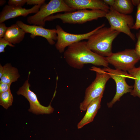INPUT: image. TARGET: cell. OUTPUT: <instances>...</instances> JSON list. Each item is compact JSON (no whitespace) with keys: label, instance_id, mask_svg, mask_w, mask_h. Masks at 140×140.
Instances as JSON below:
<instances>
[{"label":"cell","instance_id":"cell-1","mask_svg":"<svg viewBox=\"0 0 140 140\" xmlns=\"http://www.w3.org/2000/svg\"><path fill=\"white\" fill-rule=\"evenodd\" d=\"M64 57L69 66L78 69L82 68L87 64L104 67L109 65L106 57L92 51L88 47L87 41H80L69 46L64 52Z\"/></svg>","mask_w":140,"mask_h":140},{"label":"cell","instance_id":"cell-2","mask_svg":"<svg viewBox=\"0 0 140 140\" xmlns=\"http://www.w3.org/2000/svg\"><path fill=\"white\" fill-rule=\"evenodd\" d=\"M120 33L110 27H101L90 36L87 41V45L93 52L107 57L113 53V42Z\"/></svg>","mask_w":140,"mask_h":140},{"label":"cell","instance_id":"cell-3","mask_svg":"<svg viewBox=\"0 0 140 140\" xmlns=\"http://www.w3.org/2000/svg\"><path fill=\"white\" fill-rule=\"evenodd\" d=\"M89 69L96 73V76L86 89L84 99L80 104V109L84 111L86 110L87 106L92 100L103 94L106 83L111 78L109 74L102 68L93 66Z\"/></svg>","mask_w":140,"mask_h":140},{"label":"cell","instance_id":"cell-4","mask_svg":"<svg viewBox=\"0 0 140 140\" xmlns=\"http://www.w3.org/2000/svg\"><path fill=\"white\" fill-rule=\"evenodd\" d=\"M107 13L100 10H80L63 13H57L55 15H52L46 18L44 21L45 22L46 21L59 19L64 23L82 24L105 17Z\"/></svg>","mask_w":140,"mask_h":140},{"label":"cell","instance_id":"cell-5","mask_svg":"<svg viewBox=\"0 0 140 140\" xmlns=\"http://www.w3.org/2000/svg\"><path fill=\"white\" fill-rule=\"evenodd\" d=\"M76 10L70 7L64 0H51L47 4L40 6L38 11L33 16L27 17V23L30 24L44 27V19L53 14L61 12H69Z\"/></svg>","mask_w":140,"mask_h":140},{"label":"cell","instance_id":"cell-6","mask_svg":"<svg viewBox=\"0 0 140 140\" xmlns=\"http://www.w3.org/2000/svg\"><path fill=\"white\" fill-rule=\"evenodd\" d=\"M105 17L108 21L111 28L125 33L132 40L135 41V36L130 30L134 24L132 15L119 13L110 6L109 10Z\"/></svg>","mask_w":140,"mask_h":140},{"label":"cell","instance_id":"cell-7","mask_svg":"<svg viewBox=\"0 0 140 140\" xmlns=\"http://www.w3.org/2000/svg\"><path fill=\"white\" fill-rule=\"evenodd\" d=\"M109 64L116 69L128 71L135 67V65L140 60L134 49H128L115 53H112L106 57Z\"/></svg>","mask_w":140,"mask_h":140},{"label":"cell","instance_id":"cell-8","mask_svg":"<svg viewBox=\"0 0 140 140\" xmlns=\"http://www.w3.org/2000/svg\"><path fill=\"white\" fill-rule=\"evenodd\" d=\"M102 69L108 72L111 78L115 81L116 85V92L113 99L107 104L108 107L111 108L117 101H120L121 97L124 94L130 92L133 87L129 86L127 83L126 79H133L127 72L117 69H113L108 67Z\"/></svg>","mask_w":140,"mask_h":140},{"label":"cell","instance_id":"cell-9","mask_svg":"<svg viewBox=\"0 0 140 140\" xmlns=\"http://www.w3.org/2000/svg\"><path fill=\"white\" fill-rule=\"evenodd\" d=\"M104 26L105 24H103L90 32L82 34H75L65 31L60 26L57 25L56 26L57 36L55 47L60 53H63L66 47L83 40H88L97 30Z\"/></svg>","mask_w":140,"mask_h":140},{"label":"cell","instance_id":"cell-10","mask_svg":"<svg viewBox=\"0 0 140 140\" xmlns=\"http://www.w3.org/2000/svg\"><path fill=\"white\" fill-rule=\"evenodd\" d=\"M30 87L28 80H27L17 92L18 95L24 96L29 101L30 107L29 111L36 114H49L53 113L54 109L51 104L47 107L41 105L36 95L30 89Z\"/></svg>","mask_w":140,"mask_h":140},{"label":"cell","instance_id":"cell-11","mask_svg":"<svg viewBox=\"0 0 140 140\" xmlns=\"http://www.w3.org/2000/svg\"><path fill=\"white\" fill-rule=\"evenodd\" d=\"M16 24L23 29L25 33L31 34L30 37L32 38H34L37 36L43 37L52 45L55 44L54 40H57V35L56 29H48L40 26L30 25L20 20L17 21Z\"/></svg>","mask_w":140,"mask_h":140},{"label":"cell","instance_id":"cell-12","mask_svg":"<svg viewBox=\"0 0 140 140\" xmlns=\"http://www.w3.org/2000/svg\"><path fill=\"white\" fill-rule=\"evenodd\" d=\"M41 5H34L30 9H26L22 7H15L6 5L0 13V23L19 16L25 17L30 14H36L38 11Z\"/></svg>","mask_w":140,"mask_h":140},{"label":"cell","instance_id":"cell-13","mask_svg":"<svg viewBox=\"0 0 140 140\" xmlns=\"http://www.w3.org/2000/svg\"><path fill=\"white\" fill-rule=\"evenodd\" d=\"M71 8L75 10L90 9L108 12L110 6L101 0H64Z\"/></svg>","mask_w":140,"mask_h":140},{"label":"cell","instance_id":"cell-14","mask_svg":"<svg viewBox=\"0 0 140 140\" xmlns=\"http://www.w3.org/2000/svg\"><path fill=\"white\" fill-rule=\"evenodd\" d=\"M103 94L92 100L89 104L83 117L77 124L78 129L92 122L101 107V103Z\"/></svg>","mask_w":140,"mask_h":140},{"label":"cell","instance_id":"cell-15","mask_svg":"<svg viewBox=\"0 0 140 140\" xmlns=\"http://www.w3.org/2000/svg\"><path fill=\"white\" fill-rule=\"evenodd\" d=\"M25 32L16 24L12 25L8 29L3 38L13 45L20 43L23 39Z\"/></svg>","mask_w":140,"mask_h":140},{"label":"cell","instance_id":"cell-16","mask_svg":"<svg viewBox=\"0 0 140 140\" xmlns=\"http://www.w3.org/2000/svg\"><path fill=\"white\" fill-rule=\"evenodd\" d=\"M3 67V72L0 82L11 84L18 80L20 75L17 68L13 67L9 63L5 64Z\"/></svg>","mask_w":140,"mask_h":140},{"label":"cell","instance_id":"cell-17","mask_svg":"<svg viewBox=\"0 0 140 140\" xmlns=\"http://www.w3.org/2000/svg\"><path fill=\"white\" fill-rule=\"evenodd\" d=\"M113 8L118 12L129 15L134 10V5L130 0H115Z\"/></svg>","mask_w":140,"mask_h":140},{"label":"cell","instance_id":"cell-18","mask_svg":"<svg viewBox=\"0 0 140 140\" xmlns=\"http://www.w3.org/2000/svg\"><path fill=\"white\" fill-rule=\"evenodd\" d=\"M128 72L135 80L133 88L130 94L134 97L137 96L140 98V66L137 68L135 67Z\"/></svg>","mask_w":140,"mask_h":140},{"label":"cell","instance_id":"cell-19","mask_svg":"<svg viewBox=\"0 0 140 140\" xmlns=\"http://www.w3.org/2000/svg\"><path fill=\"white\" fill-rule=\"evenodd\" d=\"M13 97L10 89L0 93V104L7 109L12 106Z\"/></svg>","mask_w":140,"mask_h":140},{"label":"cell","instance_id":"cell-20","mask_svg":"<svg viewBox=\"0 0 140 140\" xmlns=\"http://www.w3.org/2000/svg\"><path fill=\"white\" fill-rule=\"evenodd\" d=\"M136 21L131 29L137 30L140 29V3L137 6Z\"/></svg>","mask_w":140,"mask_h":140},{"label":"cell","instance_id":"cell-21","mask_svg":"<svg viewBox=\"0 0 140 140\" xmlns=\"http://www.w3.org/2000/svg\"><path fill=\"white\" fill-rule=\"evenodd\" d=\"M7 46L12 47L15 46V45L5 40L4 38H0V53L5 52L4 49Z\"/></svg>","mask_w":140,"mask_h":140},{"label":"cell","instance_id":"cell-22","mask_svg":"<svg viewBox=\"0 0 140 140\" xmlns=\"http://www.w3.org/2000/svg\"><path fill=\"white\" fill-rule=\"evenodd\" d=\"M26 3V0H9L8 5L15 7H22Z\"/></svg>","mask_w":140,"mask_h":140},{"label":"cell","instance_id":"cell-23","mask_svg":"<svg viewBox=\"0 0 140 140\" xmlns=\"http://www.w3.org/2000/svg\"><path fill=\"white\" fill-rule=\"evenodd\" d=\"M136 36L137 40L134 49L138 55L140 60V30L136 33Z\"/></svg>","mask_w":140,"mask_h":140},{"label":"cell","instance_id":"cell-24","mask_svg":"<svg viewBox=\"0 0 140 140\" xmlns=\"http://www.w3.org/2000/svg\"><path fill=\"white\" fill-rule=\"evenodd\" d=\"M45 0H26V4L29 5H41L45 4Z\"/></svg>","mask_w":140,"mask_h":140},{"label":"cell","instance_id":"cell-25","mask_svg":"<svg viewBox=\"0 0 140 140\" xmlns=\"http://www.w3.org/2000/svg\"><path fill=\"white\" fill-rule=\"evenodd\" d=\"M11 84H8L0 82V93L10 89Z\"/></svg>","mask_w":140,"mask_h":140},{"label":"cell","instance_id":"cell-26","mask_svg":"<svg viewBox=\"0 0 140 140\" xmlns=\"http://www.w3.org/2000/svg\"><path fill=\"white\" fill-rule=\"evenodd\" d=\"M8 27L4 23H0V38L4 37Z\"/></svg>","mask_w":140,"mask_h":140},{"label":"cell","instance_id":"cell-27","mask_svg":"<svg viewBox=\"0 0 140 140\" xmlns=\"http://www.w3.org/2000/svg\"><path fill=\"white\" fill-rule=\"evenodd\" d=\"M104 2L110 6L113 7L114 5L115 0H103Z\"/></svg>","mask_w":140,"mask_h":140},{"label":"cell","instance_id":"cell-28","mask_svg":"<svg viewBox=\"0 0 140 140\" xmlns=\"http://www.w3.org/2000/svg\"><path fill=\"white\" fill-rule=\"evenodd\" d=\"M133 5L137 6L140 3V0H131Z\"/></svg>","mask_w":140,"mask_h":140},{"label":"cell","instance_id":"cell-29","mask_svg":"<svg viewBox=\"0 0 140 140\" xmlns=\"http://www.w3.org/2000/svg\"><path fill=\"white\" fill-rule=\"evenodd\" d=\"M4 71L3 66L0 64V79L1 78L2 76Z\"/></svg>","mask_w":140,"mask_h":140},{"label":"cell","instance_id":"cell-30","mask_svg":"<svg viewBox=\"0 0 140 140\" xmlns=\"http://www.w3.org/2000/svg\"><path fill=\"white\" fill-rule=\"evenodd\" d=\"M6 1L5 0H0V5L2 6L4 5L6 3Z\"/></svg>","mask_w":140,"mask_h":140}]
</instances>
